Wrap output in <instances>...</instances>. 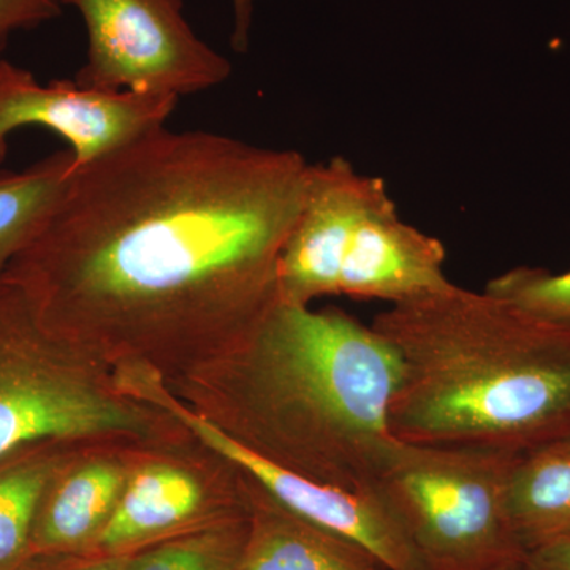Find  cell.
<instances>
[{"label":"cell","instance_id":"6da1fadb","mask_svg":"<svg viewBox=\"0 0 570 570\" xmlns=\"http://www.w3.org/2000/svg\"><path fill=\"white\" fill-rule=\"evenodd\" d=\"M311 164L165 126L75 164L3 281L112 371L171 382L234 346L279 299L277 266Z\"/></svg>","mask_w":570,"mask_h":570},{"label":"cell","instance_id":"7a4b0ae2","mask_svg":"<svg viewBox=\"0 0 570 570\" xmlns=\"http://www.w3.org/2000/svg\"><path fill=\"white\" fill-rule=\"evenodd\" d=\"M397 360L340 307L281 302L206 365L165 382L236 444L302 478L373 485L395 445L389 407Z\"/></svg>","mask_w":570,"mask_h":570},{"label":"cell","instance_id":"3957f363","mask_svg":"<svg viewBox=\"0 0 570 570\" xmlns=\"http://www.w3.org/2000/svg\"><path fill=\"white\" fill-rule=\"evenodd\" d=\"M397 360L393 436L532 452L570 439V326L450 283L377 314Z\"/></svg>","mask_w":570,"mask_h":570},{"label":"cell","instance_id":"277c9868","mask_svg":"<svg viewBox=\"0 0 570 570\" xmlns=\"http://www.w3.org/2000/svg\"><path fill=\"white\" fill-rule=\"evenodd\" d=\"M193 436L124 392L110 366L52 332L17 284L0 283V456L39 442L168 445Z\"/></svg>","mask_w":570,"mask_h":570},{"label":"cell","instance_id":"5b68a950","mask_svg":"<svg viewBox=\"0 0 570 570\" xmlns=\"http://www.w3.org/2000/svg\"><path fill=\"white\" fill-rule=\"evenodd\" d=\"M520 453L396 439L374 480L426 570H498L524 561L508 491Z\"/></svg>","mask_w":570,"mask_h":570},{"label":"cell","instance_id":"8992f818","mask_svg":"<svg viewBox=\"0 0 570 570\" xmlns=\"http://www.w3.org/2000/svg\"><path fill=\"white\" fill-rule=\"evenodd\" d=\"M80 11L88 55L73 81L94 91L181 97L232 75L184 18L183 0H58Z\"/></svg>","mask_w":570,"mask_h":570},{"label":"cell","instance_id":"52a82bcc","mask_svg":"<svg viewBox=\"0 0 570 570\" xmlns=\"http://www.w3.org/2000/svg\"><path fill=\"white\" fill-rule=\"evenodd\" d=\"M245 515V472L193 434L176 444L140 450L110 523L82 554H134Z\"/></svg>","mask_w":570,"mask_h":570},{"label":"cell","instance_id":"ba28073f","mask_svg":"<svg viewBox=\"0 0 570 570\" xmlns=\"http://www.w3.org/2000/svg\"><path fill=\"white\" fill-rule=\"evenodd\" d=\"M124 385L130 395L164 409L194 436L234 461L285 512L362 547L389 570H426L395 512L376 487L341 489L269 463L194 414L170 392L163 379L148 371L129 374Z\"/></svg>","mask_w":570,"mask_h":570},{"label":"cell","instance_id":"9c48e42d","mask_svg":"<svg viewBox=\"0 0 570 570\" xmlns=\"http://www.w3.org/2000/svg\"><path fill=\"white\" fill-rule=\"evenodd\" d=\"M178 97L94 91L73 80L41 85L31 71L0 61V167L10 135L24 127L51 130L69 142L75 164H86L165 126Z\"/></svg>","mask_w":570,"mask_h":570},{"label":"cell","instance_id":"30bf717a","mask_svg":"<svg viewBox=\"0 0 570 570\" xmlns=\"http://www.w3.org/2000/svg\"><path fill=\"white\" fill-rule=\"evenodd\" d=\"M385 193L384 179L360 174L344 157L311 164L305 202L277 266L281 302L313 306L318 298L340 295L351 236Z\"/></svg>","mask_w":570,"mask_h":570},{"label":"cell","instance_id":"8fae6325","mask_svg":"<svg viewBox=\"0 0 570 570\" xmlns=\"http://www.w3.org/2000/svg\"><path fill=\"white\" fill-rule=\"evenodd\" d=\"M148 445L127 441L77 445L41 494L32 557L86 553L118 508L135 460Z\"/></svg>","mask_w":570,"mask_h":570},{"label":"cell","instance_id":"7c38bea8","mask_svg":"<svg viewBox=\"0 0 570 570\" xmlns=\"http://www.w3.org/2000/svg\"><path fill=\"white\" fill-rule=\"evenodd\" d=\"M445 247L409 225L389 193L356 225L344 255L340 295L395 306L448 287Z\"/></svg>","mask_w":570,"mask_h":570},{"label":"cell","instance_id":"4fadbf2b","mask_svg":"<svg viewBox=\"0 0 570 570\" xmlns=\"http://www.w3.org/2000/svg\"><path fill=\"white\" fill-rule=\"evenodd\" d=\"M246 479L250 531L238 570H389L362 547L285 512Z\"/></svg>","mask_w":570,"mask_h":570},{"label":"cell","instance_id":"5bb4252c","mask_svg":"<svg viewBox=\"0 0 570 570\" xmlns=\"http://www.w3.org/2000/svg\"><path fill=\"white\" fill-rule=\"evenodd\" d=\"M510 524L524 551L570 534V442L523 453L509 482Z\"/></svg>","mask_w":570,"mask_h":570},{"label":"cell","instance_id":"9a60e30c","mask_svg":"<svg viewBox=\"0 0 570 570\" xmlns=\"http://www.w3.org/2000/svg\"><path fill=\"white\" fill-rule=\"evenodd\" d=\"M80 444L85 442H39L0 456V570H22L31 560L41 494Z\"/></svg>","mask_w":570,"mask_h":570},{"label":"cell","instance_id":"2e32d148","mask_svg":"<svg viewBox=\"0 0 570 570\" xmlns=\"http://www.w3.org/2000/svg\"><path fill=\"white\" fill-rule=\"evenodd\" d=\"M73 167V153L67 148L24 170H0V283L50 219Z\"/></svg>","mask_w":570,"mask_h":570},{"label":"cell","instance_id":"e0dca14e","mask_svg":"<svg viewBox=\"0 0 570 570\" xmlns=\"http://www.w3.org/2000/svg\"><path fill=\"white\" fill-rule=\"evenodd\" d=\"M249 531L250 513L186 532L130 554L127 570H238Z\"/></svg>","mask_w":570,"mask_h":570},{"label":"cell","instance_id":"ac0fdd59","mask_svg":"<svg viewBox=\"0 0 570 570\" xmlns=\"http://www.w3.org/2000/svg\"><path fill=\"white\" fill-rule=\"evenodd\" d=\"M485 291L534 316L570 326V269L554 275L546 268L517 266L493 277Z\"/></svg>","mask_w":570,"mask_h":570},{"label":"cell","instance_id":"d6986e66","mask_svg":"<svg viewBox=\"0 0 570 570\" xmlns=\"http://www.w3.org/2000/svg\"><path fill=\"white\" fill-rule=\"evenodd\" d=\"M61 13L58 0H0V61L13 33L31 31Z\"/></svg>","mask_w":570,"mask_h":570},{"label":"cell","instance_id":"ffe728a7","mask_svg":"<svg viewBox=\"0 0 570 570\" xmlns=\"http://www.w3.org/2000/svg\"><path fill=\"white\" fill-rule=\"evenodd\" d=\"M130 554H61L32 557L22 570H127Z\"/></svg>","mask_w":570,"mask_h":570},{"label":"cell","instance_id":"44dd1931","mask_svg":"<svg viewBox=\"0 0 570 570\" xmlns=\"http://www.w3.org/2000/svg\"><path fill=\"white\" fill-rule=\"evenodd\" d=\"M524 562L532 570H570V534L534 547L528 551Z\"/></svg>","mask_w":570,"mask_h":570},{"label":"cell","instance_id":"7402d4cb","mask_svg":"<svg viewBox=\"0 0 570 570\" xmlns=\"http://www.w3.org/2000/svg\"><path fill=\"white\" fill-rule=\"evenodd\" d=\"M234 13L232 48L236 52H246L249 48L250 26H253L254 0H234Z\"/></svg>","mask_w":570,"mask_h":570},{"label":"cell","instance_id":"603a6c76","mask_svg":"<svg viewBox=\"0 0 570 570\" xmlns=\"http://www.w3.org/2000/svg\"><path fill=\"white\" fill-rule=\"evenodd\" d=\"M498 570H532V569L530 568V566L527 564V562L521 561V562H517V564L505 566V568H501Z\"/></svg>","mask_w":570,"mask_h":570},{"label":"cell","instance_id":"cb8c5ba5","mask_svg":"<svg viewBox=\"0 0 570 570\" xmlns=\"http://www.w3.org/2000/svg\"><path fill=\"white\" fill-rule=\"evenodd\" d=\"M566 441L570 442V439H566ZM562 442V441H561Z\"/></svg>","mask_w":570,"mask_h":570}]
</instances>
